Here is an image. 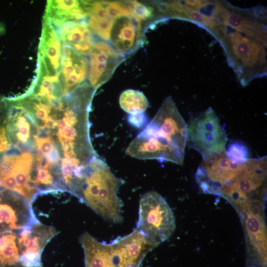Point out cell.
Masks as SVG:
<instances>
[{
    "label": "cell",
    "instance_id": "obj_1",
    "mask_svg": "<svg viewBox=\"0 0 267 267\" xmlns=\"http://www.w3.org/2000/svg\"><path fill=\"white\" fill-rule=\"evenodd\" d=\"M186 145V124L172 97L168 96L125 153L138 159H156L182 165Z\"/></svg>",
    "mask_w": 267,
    "mask_h": 267
},
{
    "label": "cell",
    "instance_id": "obj_2",
    "mask_svg": "<svg viewBox=\"0 0 267 267\" xmlns=\"http://www.w3.org/2000/svg\"><path fill=\"white\" fill-rule=\"evenodd\" d=\"M98 156L84 168L80 178L73 181L69 192L105 221L121 223L123 202L117 193L124 181L116 177Z\"/></svg>",
    "mask_w": 267,
    "mask_h": 267
},
{
    "label": "cell",
    "instance_id": "obj_3",
    "mask_svg": "<svg viewBox=\"0 0 267 267\" xmlns=\"http://www.w3.org/2000/svg\"><path fill=\"white\" fill-rule=\"evenodd\" d=\"M216 19V25L209 31L221 43L227 61L241 85L246 86L253 80L266 76L267 41Z\"/></svg>",
    "mask_w": 267,
    "mask_h": 267
},
{
    "label": "cell",
    "instance_id": "obj_4",
    "mask_svg": "<svg viewBox=\"0 0 267 267\" xmlns=\"http://www.w3.org/2000/svg\"><path fill=\"white\" fill-rule=\"evenodd\" d=\"M80 242L84 250L85 267H140L144 258L137 244L127 235L107 243L85 232Z\"/></svg>",
    "mask_w": 267,
    "mask_h": 267
},
{
    "label": "cell",
    "instance_id": "obj_5",
    "mask_svg": "<svg viewBox=\"0 0 267 267\" xmlns=\"http://www.w3.org/2000/svg\"><path fill=\"white\" fill-rule=\"evenodd\" d=\"M227 137L211 107L192 114L186 124V144L209 161L225 151Z\"/></svg>",
    "mask_w": 267,
    "mask_h": 267
},
{
    "label": "cell",
    "instance_id": "obj_6",
    "mask_svg": "<svg viewBox=\"0 0 267 267\" xmlns=\"http://www.w3.org/2000/svg\"><path fill=\"white\" fill-rule=\"evenodd\" d=\"M175 228V217L166 200L155 191L143 195L136 229L146 241L155 247L168 239Z\"/></svg>",
    "mask_w": 267,
    "mask_h": 267
},
{
    "label": "cell",
    "instance_id": "obj_7",
    "mask_svg": "<svg viewBox=\"0 0 267 267\" xmlns=\"http://www.w3.org/2000/svg\"><path fill=\"white\" fill-rule=\"evenodd\" d=\"M267 157L248 158L241 163L238 172L223 184L218 194L234 204L248 202L255 195L265 192Z\"/></svg>",
    "mask_w": 267,
    "mask_h": 267
},
{
    "label": "cell",
    "instance_id": "obj_8",
    "mask_svg": "<svg viewBox=\"0 0 267 267\" xmlns=\"http://www.w3.org/2000/svg\"><path fill=\"white\" fill-rule=\"evenodd\" d=\"M88 57L87 81L95 89L112 77L126 57L109 44L96 37Z\"/></svg>",
    "mask_w": 267,
    "mask_h": 267
},
{
    "label": "cell",
    "instance_id": "obj_9",
    "mask_svg": "<svg viewBox=\"0 0 267 267\" xmlns=\"http://www.w3.org/2000/svg\"><path fill=\"white\" fill-rule=\"evenodd\" d=\"M143 32L142 22L131 15L127 8L114 17L107 43L126 57L141 45Z\"/></svg>",
    "mask_w": 267,
    "mask_h": 267
},
{
    "label": "cell",
    "instance_id": "obj_10",
    "mask_svg": "<svg viewBox=\"0 0 267 267\" xmlns=\"http://www.w3.org/2000/svg\"><path fill=\"white\" fill-rule=\"evenodd\" d=\"M63 44L52 24L44 16L38 48L37 72L59 77Z\"/></svg>",
    "mask_w": 267,
    "mask_h": 267
},
{
    "label": "cell",
    "instance_id": "obj_11",
    "mask_svg": "<svg viewBox=\"0 0 267 267\" xmlns=\"http://www.w3.org/2000/svg\"><path fill=\"white\" fill-rule=\"evenodd\" d=\"M88 55L63 45L59 80L63 95L69 93L88 80Z\"/></svg>",
    "mask_w": 267,
    "mask_h": 267
},
{
    "label": "cell",
    "instance_id": "obj_12",
    "mask_svg": "<svg viewBox=\"0 0 267 267\" xmlns=\"http://www.w3.org/2000/svg\"><path fill=\"white\" fill-rule=\"evenodd\" d=\"M55 28L63 45L88 55L95 39L86 19L65 22Z\"/></svg>",
    "mask_w": 267,
    "mask_h": 267
},
{
    "label": "cell",
    "instance_id": "obj_13",
    "mask_svg": "<svg viewBox=\"0 0 267 267\" xmlns=\"http://www.w3.org/2000/svg\"><path fill=\"white\" fill-rule=\"evenodd\" d=\"M44 16L54 27L69 21L86 19L84 0H47Z\"/></svg>",
    "mask_w": 267,
    "mask_h": 267
},
{
    "label": "cell",
    "instance_id": "obj_14",
    "mask_svg": "<svg viewBox=\"0 0 267 267\" xmlns=\"http://www.w3.org/2000/svg\"><path fill=\"white\" fill-rule=\"evenodd\" d=\"M247 215L245 227L250 243L261 254L266 253L267 233L265 224L259 213H254L250 208Z\"/></svg>",
    "mask_w": 267,
    "mask_h": 267
},
{
    "label": "cell",
    "instance_id": "obj_15",
    "mask_svg": "<svg viewBox=\"0 0 267 267\" xmlns=\"http://www.w3.org/2000/svg\"><path fill=\"white\" fill-rule=\"evenodd\" d=\"M121 107L130 114L143 113L148 106V102L143 93L134 89H127L120 95Z\"/></svg>",
    "mask_w": 267,
    "mask_h": 267
},
{
    "label": "cell",
    "instance_id": "obj_16",
    "mask_svg": "<svg viewBox=\"0 0 267 267\" xmlns=\"http://www.w3.org/2000/svg\"><path fill=\"white\" fill-rule=\"evenodd\" d=\"M17 216L15 211L9 205L0 204V223H6L11 229H19L23 227L17 223Z\"/></svg>",
    "mask_w": 267,
    "mask_h": 267
},
{
    "label": "cell",
    "instance_id": "obj_17",
    "mask_svg": "<svg viewBox=\"0 0 267 267\" xmlns=\"http://www.w3.org/2000/svg\"><path fill=\"white\" fill-rule=\"evenodd\" d=\"M227 156L235 162H241L248 159L249 152L246 147L241 142H234L225 150Z\"/></svg>",
    "mask_w": 267,
    "mask_h": 267
},
{
    "label": "cell",
    "instance_id": "obj_18",
    "mask_svg": "<svg viewBox=\"0 0 267 267\" xmlns=\"http://www.w3.org/2000/svg\"><path fill=\"white\" fill-rule=\"evenodd\" d=\"M34 137L35 138L38 151L45 157L52 149L54 146L53 141L50 137L45 138H40L35 135Z\"/></svg>",
    "mask_w": 267,
    "mask_h": 267
},
{
    "label": "cell",
    "instance_id": "obj_19",
    "mask_svg": "<svg viewBox=\"0 0 267 267\" xmlns=\"http://www.w3.org/2000/svg\"><path fill=\"white\" fill-rule=\"evenodd\" d=\"M129 123L136 128H140L147 121V118L143 113L130 114L128 117Z\"/></svg>",
    "mask_w": 267,
    "mask_h": 267
},
{
    "label": "cell",
    "instance_id": "obj_20",
    "mask_svg": "<svg viewBox=\"0 0 267 267\" xmlns=\"http://www.w3.org/2000/svg\"><path fill=\"white\" fill-rule=\"evenodd\" d=\"M16 238V235L10 230L0 233V251Z\"/></svg>",
    "mask_w": 267,
    "mask_h": 267
},
{
    "label": "cell",
    "instance_id": "obj_21",
    "mask_svg": "<svg viewBox=\"0 0 267 267\" xmlns=\"http://www.w3.org/2000/svg\"><path fill=\"white\" fill-rule=\"evenodd\" d=\"M2 184L7 189L11 191H17V185L14 178L10 175L0 178Z\"/></svg>",
    "mask_w": 267,
    "mask_h": 267
},
{
    "label": "cell",
    "instance_id": "obj_22",
    "mask_svg": "<svg viewBox=\"0 0 267 267\" xmlns=\"http://www.w3.org/2000/svg\"><path fill=\"white\" fill-rule=\"evenodd\" d=\"M10 146L6 138L5 129L0 127V153L8 150Z\"/></svg>",
    "mask_w": 267,
    "mask_h": 267
},
{
    "label": "cell",
    "instance_id": "obj_23",
    "mask_svg": "<svg viewBox=\"0 0 267 267\" xmlns=\"http://www.w3.org/2000/svg\"><path fill=\"white\" fill-rule=\"evenodd\" d=\"M59 151L56 146L54 145L51 151L45 157L46 161L51 164L59 162L60 160Z\"/></svg>",
    "mask_w": 267,
    "mask_h": 267
},
{
    "label": "cell",
    "instance_id": "obj_24",
    "mask_svg": "<svg viewBox=\"0 0 267 267\" xmlns=\"http://www.w3.org/2000/svg\"><path fill=\"white\" fill-rule=\"evenodd\" d=\"M56 122V126L59 131H62L67 126L68 123L64 116L62 119H58Z\"/></svg>",
    "mask_w": 267,
    "mask_h": 267
},
{
    "label": "cell",
    "instance_id": "obj_25",
    "mask_svg": "<svg viewBox=\"0 0 267 267\" xmlns=\"http://www.w3.org/2000/svg\"><path fill=\"white\" fill-rule=\"evenodd\" d=\"M1 116H0V122L1 121Z\"/></svg>",
    "mask_w": 267,
    "mask_h": 267
}]
</instances>
